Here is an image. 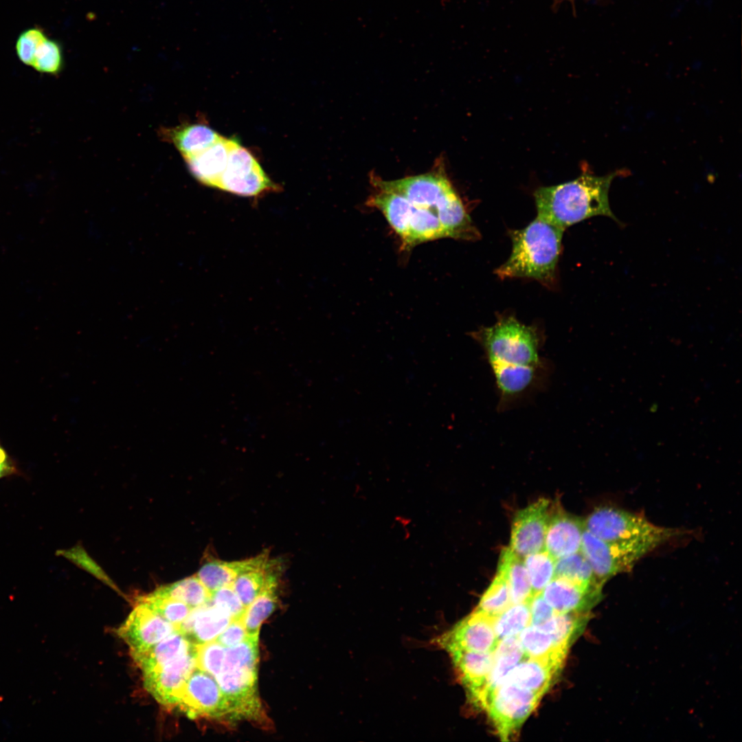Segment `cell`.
Wrapping results in <instances>:
<instances>
[{
	"label": "cell",
	"instance_id": "4fadbf2b",
	"mask_svg": "<svg viewBox=\"0 0 742 742\" xmlns=\"http://www.w3.org/2000/svg\"><path fill=\"white\" fill-rule=\"evenodd\" d=\"M552 504L539 499L519 510L514 516L510 548L519 556L545 550V541Z\"/></svg>",
	"mask_w": 742,
	"mask_h": 742
},
{
	"label": "cell",
	"instance_id": "7a4b0ae2",
	"mask_svg": "<svg viewBox=\"0 0 742 742\" xmlns=\"http://www.w3.org/2000/svg\"><path fill=\"white\" fill-rule=\"evenodd\" d=\"M616 172L596 176L583 172L574 180L537 188L534 199L537 217L565 230L595 216H606L618 222L611 210L608 193Z\"/></svg>",
	"mask_w": 742,
	"mask_h": 742
},
{
	"label": "cell",
	"instance_id": "5bb4252c",
	"mask_svg": "<svg viewBox=\"0 0 742 742\" xmlns=\"http://www.w3.org/2000/svg\"><path fill=\"white\" fill-rule=\"evenodd\" d=\"M493 619L474 610L452 628L434 639V644L447 652L455 649L494 652L499 640Z\"/></svg>",
	"mask_w": 742,
	"mask_h": 742
},
{
	"label": "cell",
	"instance_id": "d4e9b609",
	"mask_svg": "<svg viewBox=\"0 0 742 742\" xmlns=\"http://www.w3.org/2000/svg\"><path fill=\"white\" fill-rule=\"evenodd\" d=\"M195 647L178 629L133 659L146 674L173 662Z\"/></svg>",
	"mask_w": 742,
	"mask_h": 742
},
{
	"label": "cell",
	"instance_id": "9c48e42d",
	"mask_svg": "<svg viewBox=\"0 0 742 742\" xmlns=\"http://www.w3.org/2000/svg\"><path fill=\"white\" fill-rule=\"evenodd\" d=\"M218 189L236 195L258 198L280 190L265 174L252 153L234 142Z\"/></svg>",
	"mask_w": 742,
	"mask_h": 742
},
{
	"label": "cell",
	"instance_id": "9a60e30c",
	"mask_svg": "<svg viewBox=\"0 0 742 742\" xmlns=\"http://www.w3.org/2000/svg\"><path fill=\"white\" fill-rule=\"evenodd\" d=\"M196 667V646L173 662L144 674V686L159 703L174 708L179 691Z\"/></svg>",
	"mask_w": 742,
	"mask_h": 742
},
{
	"label": "cell",
	"instance_id": "d6a6232c",
	"mask_svg": "<svg viewBox=\"0 0 742 742\" xmlns=\"http://www.w3.org/2000/svg\"><path fill=\"white\" fill-rule=\"evenodd\" d=\"M511 605L507 582L502 574L497 572L491 585L482 595L475 611L494 620Z\"/></svg>",
	"mask_w": 742,
	"mask_h": 742
},
{
	"label": "cell",
	"instance_id": "836d02e7",
	"mask_svg": "<svg viewBox=\"0 0 742 742\" xmlns=\"http://www.w3.org/2000/svg\"><path fill=\"white\" fill-rule=\"evenodd\" d=\"M556 559L546 550L524 558L529 576L532 596L539 594L554 578Z\"/></svg>",
	"mask_w": 742,
	"mask_h": 742
},
{
	"label": "cell",
	"instance_id": "30bf717a",
	"mask_svg": "<svg viewBox=\"0 0 742 742\" xmlns=\"http://www.w3.org/2000/svg\"><path fill=\"white\" fill-rule=\"evenodd\" d=\"M489 366L498 392L499 412L510 409L543 387L550 373V364L546 360L537 365Z\"/></svg>",
	"mask_w": 742,
	"mask_h": 742
},
{
	"label": "cell",
	"instance_id": "83f0119b",
	"mask_svg": "<svg viewBox=\"0 0 742 742\" xmlns=\"http://www.w3.org/2000/svg\"><path fill=\"white\" fill-rule=\"evenodd\" d=\"M589 616V613H556L537 627L550 636L556 647L568 650L573 640L583 631Z\"/></svg>",
	"mask_w": 742,
	"mask_h": 742
},
{
	"label": "cell",
	"instance_id": "8d00e7d4",
	"mask_svg": "<svg viewBox=\"0 0 742 742\" xmlns=\"http://www.w3.org/2000/svg\"><path fill=\"white\" fill-rule=\"evenodd\" d=\"M64 58L60 43L47 37L38 47L32 65L36 71L56 75L62 70Z\"/></svg>",
	"mask_w": 742,
	"mask_h": 742
},
{
	"label": "cell",
	"instance_id": "6da1fadb",
	"mask_svg": "<svg viewBox=\"0 0 742 742\" xmlns=\"http://www.w3.org/2000/svg\"><path fill=\"white\" fill-rule=\"evenodd\" d=\"M370 177L366 205L383 214L403 249L443 238L473 241L481 237L442 165L396 180Z\"/></svg>",
	"mask_w": 742,
	"mask_h": 742
},
{
	"label": "cell",
	"instance_id": "b9f144b4",
	"mask_svg": "<svg viewBox=\"0 0 742 742\" xmlns=\"http://www.w3.org/2000/svg\"><path fill=\"white\" fill-rule=\"evenodd\" d=\"M530 625L539 626L550 619L556 612L543 598L541 593L534 595L529 601Z\"/></svg>",
	"mask_w": 742,
	"mask_h": 742
},
{
	"label": "cell",
	"instance_id": "484cf974",
	"mask_svg": "<svg viewBox=\"0 0 742 742\" xmlns=\"http://www.w3.org/2000/svg\"><path fill=\"white\" fill-rule=\"evenodd\" d=\"M497 572L502 574L508 585L512 604L528 603L533 596L524 558L510 547L502 549Z\"/></svg>",
	"mask_w": 742,
	"mask_h": 742
},
{
	"label": "cell",
	"instance_id": "d6986e66",
	"mask_svg": "<svg viewBox=\"0 0 742 742\" xmlns=\"http://www.w3.org/2000/svg\"><path fill=\"white\" fill-rule=\"evenodd\" d=\"M232 620L230 615L211 602L192 609L179 630L194 645L215 640Z\"/></svg>",
	"mask_w": 742,
	"mask_h": 742
},
{
	"label": "cell",
	"instance_id": "f546056e",
	"mask_svg": "<svg viewBox=\"0 0 742 742\" xmlns=\"http://www.w3.org/2000/svg\"><path fill=\"white\" fill-rule=\"evenodd\" d=\"M554 578H561L587 587H600L593 570L581 551L556 559Z\"/></svg>",
	"mask_w": 742,
	"mask_h": 742
},
{
	"label": "cell",
	"instance_id": "ab89813d",
	"mask_svg": "<svg viewBox=\"0 0 742 742\" xmlns=\"http://www.w3.org/2000/svg\"><path fill=\"white\" fill-rule=\"evenodd\" d=\"M210 602L227 612L232 620L242 619L246 610L232 585L225 586L213 592Z\"/></svg>",
	"mask_w": 742,
	"mask_h": 742
},
{
	"label": "cell",
	"instance_id": "4dcf8cb0",
	"mask_svg": "<svg viewBox=\"0 0 742 742\" xmlns=\"http://www.w3.org/2000/svg\"><path fill=\"white\" fill-rule=\"evenodd\" d=\"M161 593L179 600L194 609L211 601L212 594L196 575L187 577L157 589Z\"/></svg>",
	"mask_w": 742,
	"mask_h": 742
},
{
	"label": "cell",
	"instance_id": "52a82bcc",
	"mask_svg": "<svg viewBox=\"0 0 742 742\" xmlns=\"http://www.w3.org/2000/svg\"><path fill=\"white\" fill-rule=\"evenodd\" d=\"M541 697L510 683H503L494 690L484 710L502 741H509L517 733Z\"/></svg>",
	"mask_w": 742,
	"mask_h": 742
},
{
	"label": "cell",
	"instance_id": "ee69618b",
	"mask_svg": "<svg viewBox=\"0 0 742 742\" xmlns=\"http://www.w3.org/2000/svg\"><path fill=\"white\" fill-rule=\"evenodd\" d=\"M569 1H573V0H569Z\"/></svg>",
	"mask_w": 742,
	"mask_h": 742
},
{
	"label": "cell",
	"instance_id": "ba28073f",
	"mask_svg": "<svg viewBox=\"0 0 742 742\" xmlns=\"http://www.w3.org/2000/svg\"><path fill=\"white\" fill-rule=\"evenodd\" d=\"M258 666H223L216 679L233 720L263 721L258 693Z\"/></svg>",
	"mask_w": 742,
	"mask_h": 742
},
{
	"label": "cell",
	"instance_id": "f1b7e54d",
	"mask_svg": "<svg viewBox=\"0 0 742 742\" xmlns=\"http://www.w3.org/2000/svg\"><path fill=\"white\" fill-rule=\"evenodd\" d=\"M517 638L526 657L564 663L567 650L556 647L550 636L537 626L530 625Z\"/></svg>",
	"mask_w": 742,
	"mask_h": 742
},
{
	"label": "cell",
	"instance_id": "7c38bea8",
	"mask_svg": "<svg viewBox=\"0 0 742 742\" xmlns=\"http://www.w3.org/2000/svg\"><path fill=\"white\" fill-rule=\"evenodd\" d=\"M178 627L170 622L146 603L138 600L137 605L117 632L128 645L132 657L147 651Z\"/></svg>",
	"mask_w": 742,
	"mask_h": 742
},
{
	"label": "cell",
	"instance_id": "7bdbcfd3",
	"mask_svg": "<svg viewBox=\"0 0 742 742\" xmlns=\"http://www.w3.org/2000/svg\"><path fill=\"white\" fill-rule=\"evenodd\" d=\"M17 473L18 469L14 462L0 445V479Z\"/></svg>",
	"mask_w": 742,
	"mask_h": 742
},
{
	"label": "cell",
	"instance_id": "cb8c5ba5",
	"mask_svg": "<svg viewBox=\"0 0 742 742\" xmlns=\"http://www.w3.org/2000/svg\"><path fill=\"white\" fill-rule=\"evenodd\" d=\"M159 135L165 141L173 144L183 158L203 150L221 137V135L210 126L200 123L161 128Z\"/></svg>",
	"mask_w": 742,
	"mask_h": 742
},
{
	"label": "cell",
	"instance_id": "ac0fdd59",
	"mask_svg": "<svg viewBox=\"0 0 742 742\" xmlns=\"http://www.w3.org/2000/svg\"><path fill=\"white\" fill-rule=\"evenodd\" d=\"M456 675L473 704L482 691L491 670L494 652L455 649L447 652Z\"/></svg>",
	"mask_w": 742,
	"mask_h": 742
},
{
	"label": "cell",
	"instance_id": "2e32d148",
	"mask_svg": "<svg viewBox=\"0 0 742 742\" xmlns=\"http://www.w3.org/2000/svg\"><path fill=\"white\" fill-rule=\"evenodd\" d=\"M601 590L600 587H587L554 578L541 594L556 613H589L600 599Z\"/></svg>",
	"mask_w": 742,
	"mask_h": 742
},
{
	"label": "cell",
	"instance_id": "60d3db41",
	"mask_svg": "<svg viewBox=\"0 0 742 742\" xmlns=\"http://www.w3.org/2000/svg\"><path fill=\"white\" fill-rule=\"evenodd\" d=\"M248 636L243 618L234 619L230 622L215 640L224 647L227 648L239 644Z\"/></svg>",
	"mask_w": 742,
	"mask_h": 742
},
{
	"label": "cell",
	"instance_id": "5b68a950",
	"mask_svg": "<svg viewBox=\"0 0 742 742\" xmlns=\"http://www.w3.org/2000/svg\"><path fill=\"white\" fill-rule=\"evenodd\" d=\"M583 523L585 530L605 541L652 539L663 544L685 534L679 529L656 526L642 515L611 506L596 508Z\"/></svg>",
	"mask_w": 742,
	"mask_h": 742
},
{
	"label": "cell",
	"instance_id": "44dd1931",
	"mask_svg": "<svg viewBox=\"0 0 742 742\" xmlns=\"http://www.w3.org/2000/svg\"><path fill=\"white\" fill-rule=\"evenodd\" d=\"M563 665L548 659L526 657L506 675L502 684H513L543 696Z\"/></svg>",
	"mask_w": 742,
	"mask_h": 742
},
{
	"label": "cell",
	"instance_id": "7402d4cb",
	"mask_svg": "<svg viewBox=\"0 0 742 742\" xmlns=\"http://www.w3.org/2000/svg\"><path fill=\"white\" fill-rule=\"evenodd\" d=\"M526 657L517 637L512 636L499 640L494 651L493 666L486 684L473 706L484 710L491 693L502 684L506 675Z\"/></svg>",
	"mask_w": 742,
	"mask_h": 742
},
{
	"label": "cell",
	"instance_id": "3957f363",
	"mask_svg": "<svg viewBox=\"0 0 742 742\" xmlns=\"http://www.w3.org/2000/svg\"><path fill=\"white\" fill-rule=\"evenodd\" d=\"M563 232L537 216L523 229L509 230L511 254L495 273L502 280L529 278L554 288Z\"/></svg>",
	"mask_w": 742,
	"mask_h": 742
},
{
	"label": "cell",
	"instance_id": "4316f807",
	"mask_svg": "<svg viewBox=\"0 0 742 742\" xmlns=\"http://www.w3.org/2000/svg\"><path fill=\"white\" fill-rule=\"evenodd\" d=\"M278 577L270 567L262 590L246 607L243 617L249 636H258L261 624L274 611L278 604Z\"/></svg>",
	"mask_w": 742,
	"mask_h": 742
},
{
	"label": "cell",
	"instance_id": "ffe728a7",
	"mask_svg": "<svg viewBox=\"0 0 742 742\" xmlns=\"http://www.w3.org/2000/svg\"><path fill=\"white\" fill-rule=\"evenodd\" d=\"M235 141L221 135L208 148L183 158L192 176L203 185L217 188Z\"/></svg>",
	"mask_w": 742,
	"mask_h": 742
},
{
	"label": "cell",
	"instance_id": "8fae6325",
	"mask_svg": "<svg viewBox=\"0 0 742 742\" xmlns=\"http://www.w3.org/2000/svg\"><path fill=\"white\" fill-rule=\"evenodd\" d=\"M175 707L191 719L228 717L225 699L216 679L197 666L179 691Z\"/></svg>",
	"mask_w": 742,
	"mask_h": 742
},
{
	"label": "cell",
	"instance_id": "277c9868",
	"mask_svg": "<svg viewBox=\"0 0 742 742\" xmlns=\"http://www.w3.org/2000/svg\"><path fill=\"white\" fill-rule=\"evenodd\" d=\"M482 348L489 365H537L546 359L540 355L543 335L537 325H526L511 313L499 315L490 326L469 333Z\"/></svg>",
	"mask_w": 742,
	"mask_h": 742
},
{
	"label": "cell",
	"instance_id": "e0dca14e",
	"mask_svg": "<svg viewBox=\"0 0 742 742\" xmlns=\"http://www.w3.org/2000/svg\"><path fill=\"white\" fill-rule=\"evenodd\" d=\"M583 520L552 504L546 532L545 550L555 559L581 550Z\"/></svg>",
	"mask_w": 742,
	"mask_h": 742
},
{
	"label": "cell",
	"instance_id": "e575fe53",
	"mask_svg": "<svg viewBox=\"0 0 742 742\" xmlns=\"http://www.w3.org/2000/svg\"><path fill=\"white\" fill-rule=\"evenodd\" d=\"M146 603L164 618L178 627L192 611L185 603L168 596L158 589L138 599Z\"/></svg>",
	"mask_w": 742,
	"mask_h": 742
},
{
	"label": "cell",
	"instance_id": "f35d334b",
	"mask_svg": "<svg viewBox=\"0 0 742 742\" xmlns=\"http://www.w3.org/2000/svg\"><path fill=\"white\" fill-rule=\"evenodd\" d=\"M44 30L38 27L25 29L17 37L15 49L19 60L32 66L38 46L47 38Z\"/></svg>",
	"mask_w": 742,
	"mask_h": 742
},
{
	"label": "cell",
	"instance_id": "8992f818",
	"mask_svg": "<svg viewBox=\"0 0 742 742\" xmlns=\"http://www.w3.org/2000/svg\"><path fill=\"white\" fill-rule=\"evenodd\" d=\"M662 544L652 539L605 541L585 530L580 551L604 585L614 576L631 571L641 558Z\"/></svg>",
	"mask_w": 742,
	"mask_h": 742
},
{
	"label": "cell",
	"instance_id": "74e56055",
	"mask_svg": "<svg viewBox=\"0 0 742 742\" xmlns=\"http://www.w3.org/2000/svg\"><path fill=\"white\" fill-rule=\"evenodd\" d=\"M196 646V666L215 677L223 668L226 648L216 640Z\"/></svg>",
	"mask_w": 742,
	"mask_h": 742
},
{
	"label": "cell",
	"instance_id": "603a6c76",
	"mask_svg": "<svg viewBox=\"0 0 742 742\" xmlns=\"http://www.w3.org/2000/svg\"><path fill=\"white\" fill-rule=\"evenodd\" d=\"M269 561L267 552L240 561L209 560L201 566L196 575L212 594L223 587L232 585L236 577L244 571Z\"/></svg>",
	"mask_w": 742,
	"mask_h": 742
},
{
	"label": "cell",
	"instance_id": "d590c367",
	"mask_svg": "<svg viewBox=\"0 0 742 742\" xmlns=\"http://www.w3.org/2000/svg\"><path fill=\"white\" fill-rule=\"evenodd\" d=\"M271 565L269 561L244 571L234 580L232 586L245 607L250 605L262 590Z\"/></svg>",
	"mask_w": 742,
	"mask_h": 742
},
{
	"label": "cell",
	"instance_id": "1f68e13d",
	"mask_svg": "<svg viewBox=\"0 0 742 742\" xmlns=\"http://www.w3.org/2000/svg\"><path fill=\"white\" fill-rule=\"evenodd\" d=\"M531 623L528 603L512 604L493 620V627L497 639L516 636Z\"/></svg>",
	"mask_w": 742,
	"mask_h": 742
}]
</instances>
